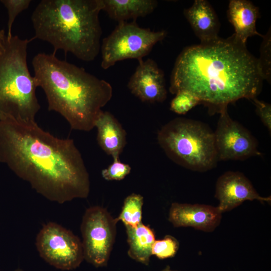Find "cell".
I'll list each match as a JSON object with an SVG mask.
<instances>
[{
	"label": "cell",
	"mask_w": 271,
	"mask_h": 271,
	"mask_svg": "<svg viewBox=\"0 0 271 271\" xmlns=\"http://www.w3.org/2000/svg\"><path fill=\"white\" fill-rule=\"evenodd\" d=\"M117 222L106 209L99 206L87 208L83 215L80 230L84 259L96 267L107 263Z\"/></svg>",
	"instance_id": "obj_8"
},
{
	"label": "cell",
	"mask_w": 271,
	"mask_h": 271,
	"mask_svg": "<svg viewBox=\"0 0 271 271\" xmlns=\"http://www.w3.org/2000/svg\"><path fill=\"white\" fill-rule=\"evenodd\" d=\"M14 271H24V270H22V269H21V268H17V269H16V270H15Z\"/></svg>",
	"instance_id": "obj_28"
},
{
	"label": "cell",
	"mask_w": 271,
	"mask_h": 271,
	"mask_svg": "<svg viewBox=\"0 0 271 271\" xmlns=\"http://www.w3.org/2000/svg\"><path fill=\"white\" fill-rule=\"evenodd\" d=\"M131 171L130 166L121 162L119 158L113 159V162L107 168L102 170V177L107 181H120L124 179Z\"/></svg>",
	"instance_id": "obj_24"
},
{
	"label": "cell",
	"mask_w": 271,
	"mask_h": 271,
	"mask_svg": "<svg viewBox=\"0 0 271 271\" xmlns=\"http://www.w3.org/2000/svg\"><path fill=\"white\" fill-rule=\"evenodd\" d=\"M138 62L128 82L127 88L143 102H163L167 95L164 72L152 59H141Z\"/></svg>",
	"instance_id": "obj_11"
},
{
	"label": "cell",
	"mask_w": 271,
	"mask_h": 271,
	"mask_svg": "<svg viewBox=\"0 0 271 271\" xmlns=\"http://www.w3.org/2000/svg\"><path fill=\"white\" fill-rule=\"evenodd\" d=\"M36 246L40 256L57 269H75L84 259L80 238L55 222L43 225L37 235Z\"/></svg>",
	"instance_id": "obj_9"
},
{
	"label": "cell",
	"mask_w": 271,
	"mask_h": 271,
	"mask_svg": "<svg viewBox=\"0 0 271 271\" xmlns=\"http://www.w3.org/2000/svg\"><path fill=\"white\" fill-rule=\"evenodd\" d=\"M162 271H177V270H172L171 269L169 265H167Z\"/></svg>",
	"instance_id": "obj_27"
},
{
	"label": "cell",
	"mask_w": 271,
	"mask_h": 271,
	"mask_svg": "<svg viewBox=\"0 0 271 271\" xmlns=\"http://www.w3.org/2000/svg\"><path fill=\"white\" fill-rule=\"evenodd\" d=\"M95 127L100 147L113 159L119 158L126 144V133L121 124L110 112L102 110Z\"/></svg>",
	"instance_id": "obj_15"
},
{
	"label": "cell",
	"mask_w": 271,
	"mask_h": 271,
	"mask_svg": "<svg viewBox=\"0 0 271 271\" xmlns=\"http://www.w3.org/2000/svg\"><path fill=\"white\" fill-rule=\"evenodd\" d=\"M228 20L233 26L234 35L241 43L246 44L247 39L254 36L262 37L256 28L259 17L258 8L246 0H231L227 11Z\"/></svg>",
	"instance_id": "obj_16"
},
{
	"label": "cell",
	"mask_w": 271,
	"mask_h": 271,
	"mask_svg": "<svg viewBox=\"0 0 271 271\" xmlns=\"http://www.w3.org/2000/svg\"><path fill=\"white\" fill-rule=\"evenodd\" d=\"M170 103V109L178 114H185L193 107L200 104L199 100L186 91L177 92Z\"/></svg>",
	"instance_id": "obj_21"
},
{
	"label": "cell",
	"mask_w": 271,
	"mask_h": 271,
	"mask_svg": "<svg viewBox=\"0 0 271 271\" xmlns=\"http://www.w3.org/2000/svg\"><path fill=\"white\" fill-rule=\"evenodd\" d=\"M219 114L214 131L218 161H241L260 156L256 139L245 127L230 117L227 108Z\"/></svg>",
	"instance_id": "obj_10"
},
{
	"label": "cell",
	"mask_w": 271,
	"mask_h": 271,
	"mask_svg": "<svg viewBox=\"0 0 271 271\" xmlns=\"http://www.w3.org/2000/svg\"><path fill=\"white\" fill-rule=\"evenodd\" d=\"M144 198L140 194L132 193L127 196L123 202L120 213L117 220L121 221L125 226L135 227L142 222Z\"/></svg>",
	"instance_id": "obj_19"
},
{
	"label": "cell",
	"mask_w": 271,
	"mask_h": 271,
	"mask_svg": "<svg viewBox=\"0 0 271 271\" xmlns=\"http://www.w3.org/2000/svg\"><path fill=\"white\" fill-rule=\"evenodd\" d=\"M271 31L270 27L263 39L260 49V57L257 59L258 67L263 80L270 82L271 78Z\"/></svg>",
	"instance_id": "obj_20"
},
{
	"label": "cell",
	"mask_w": 271,
	"mask_h": 271,
	"mask_svg": "<svg viewBox=\"0 0 271 271\" xmlns=\"http://www.w3.org/2000/svg\"><path fill=\"white\" fill-rule=\"evenodd\" d=\"M184 15L201 43H208L219 38L220 24L211 4L206 0H195Z\"/></svg>",
	"instance_id": "obj_14"
},
{
	"label": "cell",
	"mask_w": 271,
	"mask_h": 271,
	"mask_svg": "<svg viewBox=\"0 0 271 271\" xmlns=\"http://www.w3.org/2000/svg\"><path fill=\"white\" fill-rule=\"evenodd\" d=\"M0 162L50 201L86 198L89 176L74 141L60 139L35 121H0Z\"/></svg>",
	"instance_id": "obj_1"
},
{
	"label": "cell",
	"mask_w": 271,
	"mask_h": 271,
	"mask_svg": "<svg viewBox=\"0 0 271 271\" xmlns=\"http://www.w3.org/2000/svg\"><path fill=\"white\" fill-rule=\"evenodd\" d=\"M33 40L6 37L0 55V121H34L40 109L36 93L38 86L27 63L28 44Z\"/></svg>",
	"instance_id": "obj_5"
},
{
	"label": "cell",
	"mask_w": 271,
	"mask_h": 271,
	"mask_svg": "<svg viewBox=\"0 0 271 271\" xmlns=\"http://www.w3.org/2000/svg\"><path fill=\"white\" fill-rule=\"evenodd\" d=\"M102 9V0H42L31 16L33 38L50 43L53 53L61 50L92 61L100 51Z\"/></svg>",
	"instance_id": "obj_4"
},
{
	"label": "cell",
	"mask_w": 271,
	"mask_h": 271,
	"mask_svg": "<svg viewBox=\"0 0 271 271\" xmlns=\"http://www.w3.org/2000/svg\"><path fill=\"white\" fill-rule=\"evenodd\" d=\"M128 256L145 265H148L152 255V247L155 234L149 226L141 223L135 227L125 226Z\"/></svg>",
	"instance_id": "obj_18"
},
{
	"label": "cell",
	"mask_w": 271,
	"mask_h": 271,
	"mask_svg": "<svg viewBox=\"0 0 271 271\" xmlns=\"http://www.w3.org/2000/svg\"><path fill=\"white\" fill-rule=\"evenodd\" d=\"M157 139L172 161L190 170L206 172L215 167L219 161L214 132L200 121L175 118L161 128Z\"/></svg>",
	"instance_id": "obj_6"
},
{
	"label": "cell",
	"mask_w": 271,
	"mask_h": 271,
	"mask_svg": "<svg viewBox=\"0 0 271 271\" xmlns=\"http://www.w3.org/2000/svg\"><path fill=\"white\" fill-rule=\"evenodd\" d=\"M167 34L165 30L140 27L135 21L119 22L101 44V66L106 70L118 61L143 59Z\"/></svg>",
	"instance_id": "obj_7"
},
{
	"label": "cell",
	"mask_w": 271,
	"mask_h": 271,
	"mask_svg": "<svg viewBox=\"0 0 271 271\" xmlns=\"http://www.w3.org/2000/svg\"><path fill=\"white\" fill-rule=\"evenodd\" d=\"M256 107V112L261 122L271 131V105L268 103L259 100L256 98L251 100Z\"/></svg>",
	"instance_id": "obj_25"
},
{
	"label": "cell",
	"mask_w": 271,
	"mask_h": 271,
	"mask_svg": "<svg viewBox=\"0 0 271 271\" xmlns=\"http://www.w3.org/2000/svg\"><path fill=\"white\" fill-rule=\"evenodd\" d=\"M263 81L257 59L233 34L185 48L175 62L169 91L190 93L214 114L239 99L256 98Z\"/></svg>",
	"instance_id": "obj_2"
},
{
	"label": "cell",
	"mask_w": 271,
	"mask_h": 271,
	"mask_svg": "<svg viewBox=\"0 0 271 271\" xmlns=\"http://www.w3.org/2000/svg\"><path fill=\"white\" fill-rule=\"evenodd\" d=\"M102 11L118 23L132 19L136 21L139 17H145L156 8L155 0H102Z\"/></svg>",
	"instance_id": "obj_17"
},
{
	"label": "cell",
	"mask_w": 271,
	"mask_h": 271,
	"mask_svg": "<svg viewBox=\"0 0 271 271\" xmlns=\"http://www.w3.org/2000/svg\"><path fill=\"white\" fill-rule=\"evenodd\" d=\"M221 213L217 207L211 205L173 203L168 219L176 227H192L212 232L219 224Z\"/></svg>",
	"instance_id": "obj_13"
},
{
	"label": "cell",
	"mask_w": 271,
	"mask_h": 271,
	"mask_svg": "<svg viewBox=\"0 0 271 271\" xmlns=\"http://www.w3.org/2000/svg\"><path fill=\"white\" fill-rule=\"evenodd\" d=\"M34 78L46 96L48 110L61 115L73 129L89 131L111 99L106 81L65 60L55 53H40L32 60Z\"/></svg>",
	"instance_id": "obj_3"
},
{
	"label": "cell",
	"mask_w": 271,
	"mask_h": 271,
	"mask_svg": "<svg viewBox=\"0 0 271 271\" xmlns=\"http://www.w3.org/2000/svg\"><path fill=\"white\" fill-rule=\"evenodd\" d=\"M215 197L221 213L230 211L243 202L257 200L270 202V196H260L250 181L239 172L228 171L220 176L216 184Z\"/></svg>",
	"instance_id": "obj_12"
},
{
	"label": "cell",
	"mask_w": 271,
	"mask_h": 271,
	"mask_svg": "<svg viewBox=\"0 0 271 271\" xmlns=\"http://www.w3.org/2000/svg\"><path fill=\"white\" fill-rule=\"evenodd\" d=\"M6 40V36L5 35L4 30H0V55L3 52Z\"/></svg>",
	"instance_id": "obj_26"
},
{
	"label": "cell",
	"mask_w": 271,
	"mask_h": 271,
	"mask_svg": "<svg viewBox=\"0 0 271 271\" xmlns=\"http://www.w3.org/2000/svg\"><path fill=\"white\" fill-rule=\"evenodd\" d=\"M1 3L7 9L8 13V39L12 37V29L14 22L21 12L27 9L31 3V0H1Z\"/></svg>",
	"instance_id": "obj_23"
},
{
	"label": "cell",
	"mask_w": 271,
	"mask_h": 271,
	"mask_svg": "<svg viewBox=\"0 0 271 271\" xmlns=\"http://www.w3.org/2000/svg\"><path fill=\"white\" fill-rule=\"evenodd\" d=\"M179 242L173 236L166 235L163 239L155 240L152 247V255L159 259L173 257L179 248Z\"/></svg>",
	"instance_id": "obj_22"
}]
</instances>
